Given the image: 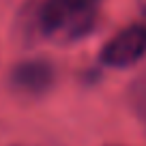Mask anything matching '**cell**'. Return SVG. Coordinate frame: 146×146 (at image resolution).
Wrapping results in <instances>:
<instances>
[{
  "label": "cell",
  "instance_id": "cell-1",
  "mask_svg": "<svg viewBox=\"0 0 146 146\" xmlns=\"http://www.w3.org/2000/svg\"><path fill=\"white\" fill-rule=\"evenodd\" d=\"M32 22L36 32L45 39L58 43L78 41L92 28L97 11H80L64 7L54 0H39V5L32 11Z\"/></svg>",
  "mask_w": 146,
  "mask_h": 146
},
{
  "label": "cell",
  "instance_id": "cell-2",
  "mask_svg": "<svg viewBox=\"0 0 146 146\" xmlns=\"http://www.w3.org/2000/svg\"><path fill=\"white\" fill-rule=\"evenodd\" d=\"M144 56H146V26L144 24H131V26L118 30L105 43L99 58L105 67L127 69L133 67Z\"/></svg>",
  "mask_w": 146,
  "mask_h": 146
},
{
  "label": "cell",
  "instance_id": "cell-3",
  "mask_svg": "<svg viewBox=\"0 0 146 146\" xmlns=\"http://www.w3.org/2000/svg\"><path fill=\"white\" fill-rule=\"evenodd\" d=\"M11 84L24 95H43L54 84V69L47 60H24L13 69Z\"/></svg>",
  "mask_w": 146,
  "mask_h": 146
},
{
  "label": "cell",
  "instance_id": "cell-4",
  "mask_svg": "<svg viewBox=\"0 0 146 146\" xmlns=\"http://www.w3.org/2000/svg\"><path fill=\"white\" fill-rule=\"evenodd\" d=\"M127 99H129V105H131L133 114L137 116L142 127L146 129V73L137 75L131 82V86L127 90Z\"/></svg>",
  "mask_w": 146,
  "mask_h": 146
},
{
  "label": "cell",
  "instance_id": "cell-5",
  "mask_svg": "<svg viewBox=\"0 0 146 146\" xmlns=\"http://www.w3.org/2000/svg\"><path fill=\"white\" fill-rule=\"evenodd\" d=\"M60 2L64 7H71V9H80V11H97V5L101 0H54Z\"/></svg>",
  "mask_w": 146,
  "mask_h": 146
},
{
  "label": "cell",
  "instance_id": "cell-6",
  "mask_svg": "<svg viewBox=\"0 0 146 146\" xmlns=\"http://www.w3.org/2000/svg\"><path fill=\"white\" fill-rule=\"evenodd\" d=\"M140 7H142L144 11H146V0H140Z\"/></svg>",
  "mask_w": 146,
  "mask_h": 146
}]
</instances>
